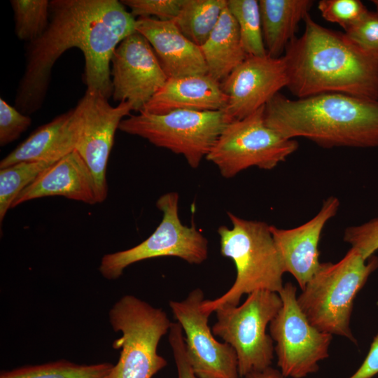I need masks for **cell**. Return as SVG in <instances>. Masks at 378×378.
<instances>
[{"instance_id":"cell-1","label":"cell","mask_w":378,"mask_h":378,"mask_svg":"<svg viewBox=\"0 0 378 378\" xmlns=\"http://www.w3.org/2000/svg\"><path fill=\"white\" fill-rule=\"evenodd\" d=\"M44 33L30 42L15 108L28 115L43 104L52 68L67 50L77 48L85 58L88 90L112 96L110 64L117 46L136 31L135 17L117 0H52Z\"/></svg>"},{"instance_id":"cell-2","label":"cell","mask_w":378,"mask_h":378,"mask_svg":"<svg viewBox=\"0 0 378 378\" xmlns=\"http://www.w3.org/2000/svg\"><path fill=\"white\" fill-rule=\"evenodd\" d=\"M304 22L303 34L288 43L282 56L291 94L300 99L335 92L378 100V53L309 15Z\"/></svg>"},{"instance_id":"cell-3","label":"cell","mask_w":378,"mask_h":378,"mask_svg":"<svg viewBox=\"0 0 378 378\" xmlns=\"http://www.w3.org/2000/svg\"><path fill=\"white\" fill-rule=\"evenodd\" d=\"M264 118L286 139L323 148L378 147V100L335 92L292 99L279 92L265 106Z\"/></svg>"},{"instance_id":"cell-4","label":"cell","mask_w":378,"mask_h":378,"mask_svg":"<svg viewBox=\"0 0 378 378\" xmlns=\"http://www.w3.org/2000/svg\"><path fill=\"white\" fill-rule=\"evenodd\" d=\"M232 227L218 229L220 253L234 262L237 276L230 288L214 300H204L202 309L210 314L223 306L236 307L244 294L258 290L279 293L285 269L270 225L227 212Z\"/></svg>"},{"instance_id":"cell-5","label":"cell","mask_w":378,"mask_h":378,"mask_svg":"<svg viewBox=\"0 0 378 378\" xmlns=\"http://www.w3.org/2000/svg\"><path fill=\"white\" fill-rule=\"evenodd\" d=\"M378 268V257L365 260L351 248L337 262H321L297 297L299 307L318 330L347 338L357 344L349 327L354 299Z\"/></svg>"},{"instance_id":"cell-6","label":"cell","mask_w":378,"mask_h":378,"mask_svg":"<svg viewBox=\"0 0 378 378\" xmlns=\"http://www.w3.org/2000/svg\"><path fill=\"white\" fill-rule=\"evenodd\" d=\"M108 318L113 330L122 333L113 342L120 354L110 378H152L167 365L158 354V344L172 324L162 309L126 295L113 304Z\"/></svg>"},{"instance_id":"cell-7","label":"cell","mask_w":378,"mask_h":378,"mask_svg":"<svg viewBox=\"0 0 378 378\" xmlns=\"http://www.w3.org/2000/svg\"><path fill=\"white\" fill-rule=\"evenodd\" d=\"M231 121L223 110H176L162 115L141 111L138 115L124 118L118 130L182 155L195 169Z\"/></svg>"},{"instance_id":"cell-8","label":"cell","mask_w":378,"mask_h":378,"mask_svg":"<svg viewBox=\"0 0 378 378\" xmlns=\"http://www.w3.org/2000/svg\"><path fill=\"white\" fill-rule=\"evenodd\" d=\"M281 307L279 293L258 290L248 294L239 306H223L215 311L217 321L212 332L235 351L240 377L271 366L274 341L266 329Z\"/></svg>"},{"instance_id":"cell-9","label":"cell","mask_w":378,"mask_h":378,"mask_svg":"<svg viewBox=\"0 0 378 378\" xmlns=\"http://www.w3.org/2000/svg\"><path fill=\"white\" fill-rule=\"evenodd\" d=\"M264 111L265 106L229 122L206 157L224 178L252 167L272 169L297 150L296 140L283 137L266 125Z\"/></svg>"},{"instance_id":"cell-10","label":"cell","mask_w":378,"mask_h":378,"mask_svg":"<svg viewBox=\"0 0 378 378\" xmlns=\"http://www.w3.org/2000/svg\"><path fill=\"white\" fill-rule=\"evenodd\" d=\"M178 194L165 193L156 206L162 219L152 234L139 244L124 251L104 255L99 267L108 280L117 279L132 264L158 257H176L190 264L199 265L208 256V241L195 227L183 225L178 214Z\"/></svg>"},{"instance_id":"cell-11","label":"cell","mask_w":378,"mask_h":378,"mask_svg":"<svg viewBox=\"0 0 378 378\" xmlns=\"http://www.w3.org/2000/svg\"><path fill=\"white\" fill-rule=\"evenodd\" d=\"M282 307L270 323L277 365L284 377L304 378L316 372L328 357L332 335L311 324L298 305L296 287L287 282L279 293Z\"/></svg>"},{"instance_id":"cell-12","label":"cell","mask_w":378,"mask_h":378,"mask_svg":"<svg viewBox=\"0 0 378 378\" xmlns=\"http://www.w3.org/2000/svg\"><path fill=\"white\" fill-rule=\"evenodd\" d=\"M204 300L203 291L196 288L184 300L169 303L185 333L190 365L198 378H239L236 352L229 344L214 337L208 324L211 314L202 309Z\"/></svg>"},{"instance_id":"cell-13","label":"cell","mask_w":378,"mask_h":378,"mask_svg":"<svg viewBox=\"0 0 378 378\" xmlns=\"http://www.w3.org/2000/svg\"><path fill=\"white\" fill-rule=\"evenodd\" d=\"M78 104L81 109L82 122L75 150L90 169L99 202H102L108 193L106 167L115 132L133 109L127 102L112 106L100 92L88 89Z\"/></svg>"},{"instance_id":"cell-14","label":"cell","mask_w":378,"mask_h":378,"mask_svg":"<svg viewBox=\"0 0 378 378\" xmlns=\"http://www.w3.org/2000/svg\"><path fill=\"white\" fill-rule=\"evenodd\" d=\"M112 97L141 111L168 79L152 46L136 31L117 46L111 59Z\"/></svg>"},{"instance_id":"cell-15","label":"cell","mask_w":378,"mask_h":378,"mask_svg":"<svg viewBox=\"0 0 378 378\" xmlns=\"http://www.w3.org/2000/svg\"><path fill=\"white\" fill-rule=\"evenodd\" d=\"M220 84L228 97L223 111L232 120L243 119L265 106L281 89L286 88L288 77L284 58L268 55L247 56Z\"/></svg>"},{"instance_id":"cell-16","label":"cell","mask_w":378,"mask_h":378,"mask_svg":"<svg viewBox=\"0 0 378 378\" xmlns=\"http://www.w3.org/2000/svg\"><path fill=\"white\" fill-rule=\"evenodd\" d=\"M339 206V200L330 196L323 200L316 216L298 227L281 229L270 225L285 272L294 276L302 290L320 268L318 244L321 232L328 221L335 216Z\"/></svg>"},{"instance_id":"cell-17","label":"cell","mask_w":378,"mask_h":378,"mask_svg":"<svg viewBox=\"0 0 378 378\" xmlns=\"http://www.w3.org/2000/svg\"><path fill=\"white\" fill-rule=\"evenodd\" d=\"M135 28L152 46L168 78L208 74L200 46L185 36L173 20L138 18Z\"/></svg>"},{"instance_id":"cell-18","label":"cell","mask_w":378,"mask_h":378,"mask_svg":"<svg viewBox=\"0 0 378 378\" xmlns=\"http://www.w3.org/2000/svg\"><path fill=\"white\" fill-rule=\"evenodd\" d=\"M51 196H62L91 205L99 203L93 176L76 150L45 169L18 195L12 208Z\"/></svg>"},{"instance_id":"cell-19","label":"cell","mask_w":378,"mask_h":378,"mask_svg":"<svg viewBox=\"0 0 378 378\" xmlns=\"http://www.w3.org/2000/svg\"><path fill=\"white\" fill-rule=\"evenodd\" d=\"M82 122L78 104L34 131L0 162V169L20 162H55L76 149Z\"/></svg>"},{"instance_id":"cell-20","label":"cell","mask_w":378,"mask_h":378,"mask_svg":"<svg viewBox=\"0 0 378 378\" xmlns=\"http://www.w3.org/2000/svg\"><path fill=\"white\" fill-rule=\"evenodd\" d=\"M228 97L220 83L209 74L168 78L141 111L156 115L176 110H224Z\"/></svg>"},{"instance_id":"cell-21","label":"cell","mask_w":378,"mask_h":378,"mask_svg":"<svg viewBox=\"0 0 378 378\" xmlns=\"http://www.w3.org/2000/svg\"><path fill=\"white\" fill-rule=\"evenodd\" d=\"M313 4L312 0L259 1L263 41L269 56L282 57Z\"/></svg>"},{"instance_id":"cell-22","label":"cell","mask_w":378,"mask_h":378,"mask_svg":"<svg viewBox=\"0 0 378 378\" xmlns=\"http://www.w3.org/2000/svg\"><path fill=\"white\" fill-rule=\"evenodd\" d=\"M208 74L223 81L247 57L243 48L239 26L227 6L205 43L200 46Z\"/></svg>"},{"instance_id":"cell-23","label":"cell","mask_w":378,"mask_h":378,"mask_svg":"<svg viewBox=\"0 0 378 378\" xmlns=\"http://www.w3.org/2000/svg\"><path fill=\"white\" fill-rule=\"evenodd\" d=\"M227 6V0H183L179 13L173 21L185 36L201 46Z\"/></svg>"},{"instance_id":"cell-24","label":"cell","mask_w":378,"mask_h":378,"mask_svg":"<svg viewBox=\"0 0 378 378\" xmlns=\"http://www.w3.org/2000/svg\"><path fill=\"white\" fill-rule=\"evenodd\" d=\"M113 364H78L59 360L1 372L0 378H110Z\"/></svg>"},{"instance_id":"cell-25","label":"cell","mask_w":378,"mask_h":378,"mask_svg":"<svg viewBox=\"0 0 378 378\" xmlns=\"http://www.w3.org/2000/svg\"><path fill=\"white\" fill-rule=\"evenodd\" d=\"M227 8L237 22L241 44L247 55H267L262 36L259 1L227 0Z\"/></svg>"},{"instance_id":"cell-26","label":"cell","mask_w":378,"mask_h":378,"mask_svg":"<svg viewBox=\"0 0 378 378\" xmlns=\"http://www.w3.org/2000/svg\"><path fill=\"white\" fill-rule=\"evenodd\" d=\"M55 162H20L0 169V221L18 195Z\"/></svg>"},{"instance_id":"cell-27","label":"cell","mask_w":378,"mask_h":378,"mask_svg":"<svg viewBox=\"0 0 378 378\" xmlns=\"http://www.w3.org/2000/svg\"><path fill=\"white\" fill-rule=\"evenodd\" d=\"M17 36L32 42L47 29L50 15L48 0H11Z\"/></svg>"},{"instance_id":"cell-28","label":"cell","mask_w":378,"mask_h":378,"mask_svg":"<svg viewBox=\"0 0 378 378\" xmlns=\"http://www.w3.org/2000/svg\"><path fill=\"white\" fill-rule=\"evenodd\" d=\"M318 8L326 20L338 24L344 31L368 11L360 0H321Z\"/></svg>"},{"instance_id":"cell-29","label":"cell","mask_w":378,"mask_h":378,"mask_svg":"<svg viewBox=\"0 0 378 378\" xmlns=\"http://www.w3.org/2000/svg\"><path fill=\"white\" fill-rule=\"evenodd\" d=\"M343 239L368 260L378 250V217L361 225L346 227Z\"/></svg>"},{"instance_id":"cell-30","label":"cell","mask_w":378,"mask_h":378,"mask_svg":"<svg viewBox=\"0 0 378 378\" xmlns=\"http://www.w3.org/2000/svg\"><path fill=\"white\" fill-rule=\"evenodd\" d=\"M131 10L133 16L150 18L160 20H173L178 14L183 0H122Z\"/></svg>"},{"instance_id":"cell-31","label":"cell","mask_w":378,"mask_h":378,"mask_svg":"<svg viewBox=\"0 0 378 378\" xmlns=\"http://www.w3.org/2000/svg\"><path fill=\"white\" fill-rule=\"evenodd\" d=\"M31 123V119L0 99V145L6 146L18 139Z\"/></svg>"},{"instance_id":"cell-32","label":"cell","mask_w":378,"mask_h":378,"mask_svg":"<svg viewBox=\"0 0 378 378\" xmlns=\"http://www.w3.org/2000/svg\"><path fill=\"white\" fill-rule=\"evenodd\" d=\"M345 34L363 49L378 53V16L374 12L368 10Z\"/></svg>"},{"instance_id":"cell-33","label":"cell","mask_w":378,"mask_h":378,"mask_svg":"<svg viewBox=\"0 0 378 378\" xmlns=\"http://www.w3.org/2000/svg\"><path fill=\"white\" fill-rule=\"evenodd\" d=\"M169 342L176 366L178 378H198L193 372L188 360L183 330L178 322L171 324Z\"/></svg>"},{"instance_id":"cell-34","label":"cell","mask_w":378,"mask_h":378,"mask_svg":"<svg viewBox=\"0 0 378 378\" xmlns=\"http://www.w3.org/2000/svg\"><path fill=\"white\" fill-rule=\"evenodd\" d=\"M378 374V332L360 368L349 378H372Z\"/></svg>"},{"instance_id":"cell-35","label":"cell","mask_w":378,"mask_h":378,"mask_svg":"<svg viewBox=\"0 0 378 378\" xmlns=\"http://www.w3.org/2000/svg\"><path fill=\"white\" fill-rule=\"evenodd\" d=\"M244 378H284L280 370L268 367L261 371L253 372Z\"/></svg>"},{"instance_id":"cell-36","label":"cell","mask_w":378,"mask_h":378,"mask_svg":"<svg viewBox=\"0 0 378 378\" xmlns=\"http://www.w3.org/2000/svg\"><path fill=\"white\" fill-rule=\"evenodd\" d=\"M372 4L374 5L376 10L375 14L378 16V0H373L372 1Z\"/></svg>"}]
</instances>
